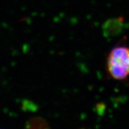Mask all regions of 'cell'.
Instances as JSON below:
<instances>
[{
    "label": "cell",
    "mask_w": 129,
    "mask_h": 129,
    "mask_svg": "<svg viewBox=\"0 0 129 129\" xmlns=\"http://www.w3.org/2000/svg\"><path fill=\"white\" fill-rule=\"evenodd\" d=\"M107 71L112 78L123 80L129 76V48L117 46L108 54L106 62Z\"/></svg>",
    "instance_id": "obj_1"
}]
</instances>
